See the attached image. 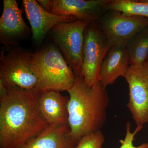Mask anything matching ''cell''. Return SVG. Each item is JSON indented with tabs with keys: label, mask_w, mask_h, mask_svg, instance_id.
I'll list each match as a JSON object with an SVG mask.
<instances>
[{
	"label": "cell",
	"mask_w": 148,
	"mask_h": 148,
	"mask_svg": "<svg viewBox=\"0 0 148 148\" xmlns=\"http://www.w3.org/2000/svg\"><path fill=\"white\" fill-rule=\"evenodd\" d=\"M147 148H148V145L147 147Z\"/></svg>",
	"instance_id": "ffe728a7"
},
{
	"label": "cell",
	"mask_w": 148,
	"mask_h": 148,
	"mask_svg": "<svg viewBox=\"0 0 148 148\" xmlns=\"http://www.w3.org/2000/svg\"><path fill=\"white\" fill-rule=\"evenodd\" d=\"M130 65L126 47L112 46L101 65L100 82L106 88L113 84L119 77H123Z\"/></svg>",
	"instance_id": "4fadbf2b"
},
{
	"label": "cell",
	"mask_w": 148,
	"mask_h": 148,
	"mask_svg": "<svg viewBox=\"0 0 148 148\" xmlns=\"http://www.w3.org/2000/svg\"><path fill=\"white\" fill-rule=\"evenodd\" d=\"M147 19H148V18H147Z\"/></svg>",
	"instance_id": "44dd1931"
},
{
	"label": "cell",
	"mask_w": 148,
	"mask_h": 148,
	"mask_svg": "<svg viewBox=\"0 0 148 148\" xmlns=\"http://www.w3.org/2000/svg\"><path fill=\"white\" fill-rule=\"evenodd\" d=\"M32 60L38 80L36 90L67 91L73 86L76 75L55 45L33 53Z\"/></svg>",
	"instance_id": "3957f363"
},
{
	"label": "cell",
	"mask_w": 148,
	"mask_h": 148,
	"mask_svg": "<svg viewBox=\"0 0 148 148\" xmlns=\"http://www.w3.org/2000/svg\"><path fill=\"white\" fill-rule=\"evenodd\" d=\"M110 0H51V13L92 23L100 18Z\"/></svg>",
	"instance_id": "8fae6325"
},
{
	"label": "cell",
	"mask_w": 148,
	"mask_h": 148,
	"mask_svg": "<svg viewBox=\"0 0 148 148\" xmlns=\"http://www.w3.org/2000/svg\"><path fill=\"white\" fill-rule=\"evenodd\" d=\"M22 5L31 27L33 40L41 43L55 25L77 21L72 16H58L43 9L36 0H23Z\"/></svg>",
	"instance_id": "30bf717a"
},
{
	"label": "cell",
	"mask_w": 148,
	"mask_h": 148,
	"mask_svg": "<svg viewBox=\"0 0 148 148\" xmlns=\"http://www.w3.org/2000/svg\"><path fill=\"white\" fill-rule=\"evenodd\" d=\"M33 53L18 47L6 53L1 51L0 83L5 87L36 89L38 80L33 65Z\"/></svg>",
	"instance_id": "277c9868"
},
{
	"label": "cell",
	"mask_w": 148,
	"mask_h": 148,
	"mask_svg": "<svg viewBox=\"0 0 148 148\" xmlns=\"http://www.w3.org/2000/svg\"><path fill=\"white\" fill-rule=\"evenodd\" d=\"M68 125H49L19 148H75Z\"/></svg>",
	"instance_id": "5bb4252c"
},
{
	"label": "cell",
	"mask_w": 148,
	"mask_h": 148,
	"mask_svg": "<svg viewBox=\"0 0 148 148\" xmlns=\"http://www.w3.org/2000/svg\"><path fill=\"white\" fill-rule=\"evenodd\" d=\"M129 86L127 106L138 125L148 123V61L130 65L123 77Z\"/></svg>",
	"instance_id": "52a82bcc"
},
{
	"label": "cell",
	"mask_w": 148,
	"mask_h": 148,
	"mask_svg": "<svg viewBox=\"0 0 148 148\" xmlns=\"http://www.w3.org/2000/svg\"></svg>",
	"instance_id": "7402d4cb"
},
{
	"label": "cell",
	"mask_w": 148,
	"mask_h": 148,
	"mask_svg": "<svg viewBox=\"0 0 148 148\" xmlns=\"http://www.w3.org/2000/svg\"><path fill=\"white\" fill-rule=\"evenodd\" d=\"M69 98L60 91L47 90L40 92L39 108L44 119L49 125H68Z\"/></svg>",
	"instance_id": "7c38bea8"
},
{
	"label": "cell",
	"mask_w": 148,
	"mask_h": 148,
	"mask_svg": "<svg viewBox=\"0 0 148 148\" xmlns=\"http://www.w3.org/2000/svg\"><path fill=\"white\" fill-rule=\"evenodd\" d=\"M37 1L43 9L51 12V0H38Z\"/></svg>",
	"instance_id": "d6986e66"
},
{
	"label": "cell",
	"mask_w": 148,
	"mask_h": 148,
	"mask_svg": "<svg viewBox=\"0 0 148 148\" xmlns=\"http://www.w3.org/2000/svg\"><path fill=\"white\" fill-rule=\"evenodd\" d=\"M100 28L111 45L126 46L139 32L148 27V19L139 16H127L111 11L103 16Z\"/></svg>",
	"instance_id": "ba28073f"
},
{
	"label": "cell",
	"mask_w": 148,
	"mask_h": 148,
	"mask_svg": "<svg viewBox=\"0 0 148 148\" xmlns=\"http://www.w3.org/2000/svg\"><path fill=\"white\" fill-rule=\"evenodd\" d=\"M125 47L129 54L130 65L144 64L148 55V27L135 36Z\"/></svg>",
	"instance_id": "9a60e30c"
},
{
	"label": "cell",
	"mask_w": 148,
	"mask_h": 148,
	"mask_svg": "<svg viewBox=\"0 0 148 148\" xmlns=\"http://www.w3.org/2000/svg\"><path fill=\"white\" fill-rule=\"evenodd\" d=\"M40 91L7 88L0 95V148H19L49 126L38 105Z\"/></svg>",
	"instance_id": "6da1fadb"
},
{
	"label": "cell",
	"mask_w": 148,
	"mask_h": 148,
	"mask_svg": "<svg viewBox=\"0 0 148 148\" xmlns=\"http://www.w3.org/2000/svg\"><path fill=\"white\" fill-rule=\"evenodd\" d=\"M89 24L82 21L60 23L49 32L54 45L76 76L80 75L81 72L85 30Z\"/></svg>",
	"instance_id": "5b68a950"
},
{
	"label": "cell",
	"mask_w": 148,
	"mask_h": 148,
	"mask_svg": "<svg viewBox=\"0 0 148 148\" xmlns=\"http://www.w3.org/2000/svg\"><path fill=\"white\" fill-rule=\"evenodd\" d=\"M106 10L120 12L126 16L148 18V1L110 0Z\"/></svg>",
	"instance_id": "2e32d148"
},
{
	"label": "cell",
	"mask_w": 148,
	"mask_h": 148,
	"mask_svg": "<svg viewBox=\"0 0 148 148\" xmlns=\"http://www.w3.org/2000/svg\"><path fill=\"white\" fill-rule=\"evenodd\" d=\"M67 92L68 124L72 138L78 144L84 135L101 130L107 118L108 95L100 81L90 87L81 75L76 76Z\"/></svg>",
	"instance_id": "7a4b0ae2"
},
{
	"label": "cell",
	"mask_w": 148,
	"mask_h": 148,
	"mask_svg": "<svg viewBox=\"0 0 148 148\" xmlns=\"http://www.w3.org/2000/svg\"><path fill=\"white\" fill-rule=\"evenodd\" d=\"M31 28L24 22L16 0H4L0 18V42L7 47L17 45L28 38Z\"/></svg>",
	"instance_id": "9c48e42d"
},
{
	"label": "cell",
	"mask_w": 148,
	"mask_h": 148,
	"mask_svg": "<svg viewBox=\"0 0 148 148\" xmlns=\"http://www.w3.org/2000/svg\"><path fill=\"white\" fill-rule=\"evenodd\" d=\"M95 21L90 23L85 30L83 58L80 75L90 87L100 81L101 65L112 47Z\"/></svg>",
	"instance_id": "8992f818"
},
{
	"label": "cell",
	"mask_w": 148,
	"mask_h": 148,
	"mask_svg": "<svg viewBox=\"0 0 148 148\" xmlns=\"http://www.w3.org/2000/svg\"><path fill=\"white\" fill-rule=\"evenodd\" d=\"M105 141L104 134L99 130L84 136L75 148H103Z\"/></svg>",
	"instance_id": "e0dca14e"
},
{
	"label": "cell",
	"mask_w": 148,
	"mask_h": 148,
	"mask_svg": "<svg viewBox=\"0 0 148 148\" xmlns=\"http://www.w3.org/2000/svg\"><path fill=\"white\" fill-rule=\"evenodd\" d=\"M143 125H138L134 132L131 131V123L128 122L126 124V134L123 140H120L119 142L121 144L119 148H147L148 143H143L138 147L133 145L135 137L138 132L143 129Z\"/></svg>",
	"instance_id": "ac0fdd59"
}]
</instances>
